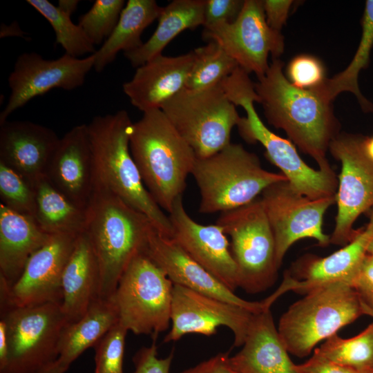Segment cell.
<instances>
[{"label":"cell","instance_id":"cell-8","mask_svg":"<svg viewBox=\"0 0 373 373\" xmlns=\"http://www.w3.org/2000/svg\"><path fill=\"white\" fill-rule=\"evenodd\" d=\"M173 283L148 256L141 252L130 262L111 298L118 323L135 334L156 340L171 323Z\"/></svg>","mask_w":373,"mask_h":373},{"label":"cell","instance_id":"cell-19","mask_svg":"<svg viewBox=\"0 0 373 373\" xmlns=\"http://www.w3.org/2000/svg\"><path fill=\"white\" fill-rule=\"evenodd\" d=\"M79 235H51L28 260L17 281L10 288L11 303L27 306L61 302V277Z\"/></svg>","mask_w":373,"mask_h":373},{"label":"cell","instance_id":"cell-39","mask_svg":"<svg viewBox=\"0 0 373 373\" xmlns=\"http://www.w3.org/2000/svg\"><path fill=\"white\" fill-rule=\"evenodd\" d=\"M244 1L206 0L203 27L222 23H232L239 15Z\"/></svg>","mask_w":373,"mask_h":373},{"label":"cell","instance_id":"cell-15","mask_svg":"<svg viewBox=\"0 0 373 373\" xmlns=\"http://www.w3.org/2000/svg\"><path fill=\"white\" fill-rule=\"evenodd\" d=\"M94 64L93 54L85 58L64 54L55 59H46L35 52L22 53L8 79L11 93L0 113V124L15 111L52 88L71 90L80 87Z\"/></svg>","mask_w":373,"mask_h":373},{"label":"cell","instance_id":"cell-10","mask_svg":"<svg viewBox=\"0 0 373 373\" xmlns=\"http://www.w3.org/2000/svg\"><path fill=\"white\" fill-rule=\"evenodd\" d=\"M216 224L231 238L239 287L249 294L270 287L276 280L279 268L273 231L260 197L221 213Z\"/></svg>","mask_w":373,"mask_h":373},{"label":"cell","instance_id":"cell-25","mask_svg":"<svg viewBox=\"0 0 373 373\" xmlns=\"http://www.w3.org/2000/svg\"><path fill=\"white\" fill-rule=\"evenodd\" d=\"M99 264L86 233H80L61 277V309L67 323L81 318L99 298Z\"/></svg>","mask_w":373,"mask_h":373},{"label":"cell","instance_id":"cell-2","mask_svg":"<svg viewBox=\"0 0 373 373\" xmlns=\"http://www.w3.org/2000/svg\"><path fill=\"white\" fill-rule=\"evenodd\" d=\"M133 122L128 112L98 115L88 124L93 158L95 186L109 190L145 215L157 231L171 238L173 229L146 188L130 150Z\"/></svg>","mask_w":373,"mask_h":373},{"label":"cell","instance_id":"cell-9","mask_svg":"<svg viewBox=\"0 0 373 373\" xmlns=\"http://www.w3.org/2000/svg\"><path fill=\"white\" fill-rule=\"evenodd\" d=\"M197 158L211 156L231 143L240 117L220 85L198 90L182 89L161 108Z\"/></svg>","mask_w":373,"mask_h":373},{"label":"cell","instance_id":"cell-33","mask_svg":"<svg viewBox=\"0 0 373 373\" xmlns=\"http://www.w3.org/2000/svg\"><path fill=\"white\" fill-rule=\"evenodd\" d=\"M313 355L356 369L373 371V322L352 338L333 335L316 348Z\"/></svg>","mask_w":373,"mask_h":373},{"label":"cell","instance_id":"cell-43","mask_svg":"<svg viewBox=\"0 0 373 373\" xmlns=\"http://www.w3.org/2000/svg\"><path fill=\"white\" fill-rule=\"evenodd\" d=\"M293 3L291 0H263V10L269 26L280 32L287 21Z\"/></svg>","mask_w":373,"mask_h":373},{"label":"cell","instance_id":"cell-5","mask_svg":"<svg viewBox=\"0 0 373 373\" xmlns=\"http://www.w3.org/2000/svg\"><path fill=\"white\" fill-rule=\"evenodd\" d=\"M220 85L229 100L246 112V117H241L237 125L240 136L249 143L259 142L267 157L294 190L313 200L336 197L338 180L334 170L310 167L289 140L275 134L264 124L254 107L259 97L249 73L238 67Z\"/></svg>","mask_w":373,"mask_h":373},{"label":"cell","instance_id":"cell-27","mask_svg":"<svg viewBox=\"0 0 373 373\" xmlns=\"http://www.w3.org/2000/svg\"><path fill=\"white\" fill-rule=\"evenodd\" d=\"M206 0H173L157 19L158 24L151 37L137 49L125 52L131 64L137 68L162 55L166 46L180 33L204 26Z\"/></svg>","mask_w":373,"mask_h":373},{"label":"cell","instance_id":"cell-49","mask_svg":"<svg viewBox=\"0 0 373 373\" xmlns=\"http://www.w3.org/2000/svg\"><path fill=\"white\" fill-rule=\"evenodd\" d=\"M367 254H369L373 258V240L371 241L368 247Z\"/></svg>","mask_w":373,"mask_h":373},{"label":"cell","instance_id":"cell-23","mask_svg":"<svg viewBox=\"0 0 373 373\" xmlns=\"http://www.w3.org/2000/svg\"><path fill=\"white\" fill-rule=\"evenodd\" d=\"M193 52L178 56L160 55L137 68L123 86L131 104L144 112L161 109L184 89L193 62Z\"/></svg>","mask_w":373,"mask_h":373},{"label":"cell","instance_id":"cell-3","mask_svg":"<svg viewBox=\"0 0 373 373\" xmlns=\"http://www.w3.org/2000/svg\"><path fill=\"white\" fill-rule=\"evenodd\" d=\"M152 227L145 215L109 190L94 187L84 231L99 264V298L113 296L130 262L144 251Z\"/></svg>","mask_w":373,"mask_h":373},{"label":"cell","instance_id":"cell-48","mask_svg":"<svg viewBox=\"0 0 373 373\" xmlns=\"http://www.w3.org/2000/svg\"><path fill=\"white\" fill-rule=\"evenodd\" d=\"M363 146L366 155L373 161V135L363 136Z\"/></svg>","mask_w":373,"mask_h":373},{"label":"cell","instance_id":"cell-45","mask_svg":"<svg viewBox=\"0 0 373 373\" xmlns=\"http://www.w3.org/2000/svg\"><path fill=\"white\" fill-rule=\"evenodd\" d=\"M8 356V343L6 337V323L3 319L0 321V370L6 362Z\"/></svg>","mask_w":373,"mask_h":373},{"label":"cell","instance_id":"cell-26","mask_svg":"<svg viewBox=\"0 0 373 373\" xmlns=\"http://www.w3.org/2000/svg\"><path fill=\"white\" fill-rule=\"evenodd\" d=\"M50 236L34 218L0 204V278L10 287L19 278L29 258Z\"/></svg>","mask_w":373,"mask_h":373},{"label":"cell","instance_id":"cell-11","mask_svg":"<svg viewBox=\"0 0 373 373\" xmlns=\"http://www.w3.org/2000/svg\"><path fill=\"white\" fill-rule=\"evenodd\" d=\"M8 356L0 373H39L59 357L61 332L67 324L60 304L14 305L1 312Z\"/></svg>","mask_w":373,"mask_h":373},{"label":"cell","instance_id":"cell-47","mask_svg":"<svg viewBox=\"0 0 373 373\" xmlns=\"http://www.w3.org/2000/svg\"><path fill=\"white\" fill-rule=\"evenodd\" d=\"M69 367L64 365L58 358L41 370L39 373H64Z\"/></svg>","mask_w":373,"mask_h":373},{"label":"cell","instance_id":"cell-28","mask_svg":"<svg viewBox=\"0 0 373 373\" xmlns=\"http://www.w3.org/2000/svg\"><path fill=\"white\" fill-rule=\"evenodd\" d=\"M162 10L155 0H128L115 28L93 54L94 69L102 72L120 51L125 53L139 48L144 30L158 19Z\"/></svg>","mask_w":373,"mask_h":373},{"label":"cell","instance_id":"cell-29","mask_svg":"<svg viewBox=\"0 0 373 373\" xmlns=\"http://www.w3.org/2000/svg\"><path fill=\"white\" fill-rule=\"evenodd\" d=\"M117 323V312L112 300L95 299L81 318L64 327L59 341L58 359L69 367Z\"/></svg>","mask_w":373,"mask_h":373},{"label":"cell","instance_id":"cell-21","mask_svg":"<svg viewBox=\"0 0 373 373\" xmlns=\"http://www.w3.org/2000/svg\"><path fill=\"white\" fill-rule=\"evenodd\" d=\"M46 178L75 204L86 209L95 185L88 124L77 125L60 137Z\"/></svg>","mask_w":373,"mask_h":373},{"label":"cell","instance_id":"cell-41","mask_svg":"<svg viewBox=\"0 0 373 373\" xmlns=\"http://www.w3.org/2000/svg\"><path fill=\"white\" fill-rule=\"evenodd\" d=\"M350 285L373 311V258L367 254Z\"/></svg>","mask_w":373,"mask_h":373},{"label":"cell","instance_id":"cell-38","mask_svg":"<svg viewBox=\"0 0 373 373\" xmlns=\"http://www.w3.org/2000/svg\"><path fill=\"white\" fill-rule=\"evenodd\" d=\"M285 77L294 86L305 90L318 87L327 79L323 62L309 54L294 57L287 66Z\"/></svg>","mask_w":373,"mask_h":373},{"label":"cell","instance_id":"cell-13","mask_svg":"<svg viewBox=\"0 0 373 373\" xmlns=\"http://www.w3.org/2000/svg\"><path fill=\"white\" fill-rule=\"evenodd\" d=\"M260 198L273 231L278 268L289 247L300 239H315L321 247L330 243L323 220L336 197L310 199L282 180L267 187Z\"/></svg>","mask_w":373,"mask_h":373},{"label":"cell","instance_id":"cell-17","mask_svg":"<svg viewBox=\"0 0 373 373\" xmlns=\"http://www.w3.org/2000/svg\"><path fill=\"white\" fill-rule=\"evenodd\" d=\"M373 240V209L367 226L358 230L352 241L326 257L307 255L297 260L290 271L284 274L279 287L262 301L270 308L284 293L294 291L306 294L310 291L335 283L350 285L355 274L367 254Z\"/></svg>","mask_w":373,"mask_h":373},{"label":"cell","instance_id":"cell-18","mask_svg":"<svg viewBox=\"0 0 373 373\" xmlns=\"http://www.w3.org/2000/svg\"><path fill=\"white\" fill-rule=\"evenodd\" d=\"M175 241L191 258L233 291L239 287L237 265L222 227L196 222L184 209L182 196L169 213Z\"/></svg>","mask_w":373,"mask_h":373},{"label":"cell","instance_id":"cell-6","mask_svg":"<svg viewBox=\"0 0 373 373\" xmlns=\"http://www.w3.org/2000/svg\"><path fill=\"white\" fill-rule=\"evenodd\" d=\"M373 311L344 283L316 288L293 303L279 320L278 332L287 352L305 357L322 341Z\"/></svg>","mask_w":373,"mask_h":373},{"label":"cell","instance_id":"cell-24","mask_svg":"<svg viewBox=\"0 0 373 373\" xmlns=\"http://www.w3.org/2000/svg\"><path fill=\"white\" fill-rule=\"evenodd\" d=\"M242 346L230 356L238 373H300L280 338L270 309L254 314Z\"/></svg>","mask_w":373,"mask_h":373},{"label":"cell","instance_id":"cell-31","mask_svg":"<svg viewBox=\"0 0 373 373\" xmlns=\"http://www.w3.org/2000/svg\"><path fill=\"white\" fill-rule=\"evenodd\" d=\"M362 33L358 48L347 67L314 90L325 100L332 102L341 93L350 92L356 97L365 113L373 111V104L361 93L358 77L370 64L373 48V0H367L361 18Z\"/></svg>","mask_w":373,"mask_h":373},{"label":"cell","instance_id":"cell-1","mask_svg":"<svg viewBox=\"0 0 373 373\" xmlns=\"http://www.w3.org/2000/svg\"><path fill=\"white\" fill-rule=\"evenodd\" d=\"M283 67L279 58L272 59L267 72L255 82L267 122L283 129L294 145L316 162L318 169H330L326 154L340 129L332 102L323 99L314 89L292 85Z\"/></svg>","mask_w":373,"mask_h":373},{"label":"cell","instance_id":"cell-35","mask_svg":"<svg viewBox=\"0 0 373 373\" xmlns=\"http://www.w3.org/2000/svg\"><path fill=\"white\" fill-rule=\"evenodd\" d=\"M0 198L6 208L34 218L36 193L34 184L0 162Z\"/></svg>","mask_w":373,"mask_h":373},{"label":"cell","instance_id":"cell-36","mask_svg":"<svg viewBox=\"0 0 373 373\" xmlns=\"http://www.w3.org/2000/svg\"><path fill=\"white\" fill-rule=\"evenodd\" d=\"M126 3L124 0H96L81 15L78 25L94 44H103L115 28Z\"/></svg>","mask_w":373,"mask_h":373},{"label":"cell","instance_id":"cell-44","mask_svg":"<svg viewBox=\"0 0 373 373\" xmlns=\"http://www.w3.org/2000/svg\"><path fill=\"white\" fill-rule=\"evenodd\" d=\"M180 373H238L230 363L228 352L219 353Z\"/></svg>","mask_w":373,"mask_h":373},{"label":"cell","instance_id":"cell-32","mask_svg":"<svg viewBox=\"0 0 373 373\" xmlns=\"http://www.w3.org/2000/svg\"><path fill=\"white\" fill-rule=\"evenodd\" d=\"M193 52V62L185 86L189 90H204L220 85L238 67L236 61L214 41H209Z\"/></svg>","mask_w":373,"mask_h":373},{"label":"cell","instance_id":"cell-12","mask_svg":"<svg viewBox=\"0 0 373 373\" xmlns=\"http://www.w3.org/2000/svg\"><path fill=\"white\" fill-rule=\"evenodd\" d=\"M363 136L338 133L329 151L341 164L336 193L337 214L329 242L345 246L356 235L357 218L373 208V161L363 146Z\"/></svg>","mask_w":373,"mask_h":373},{"label":"cell","instance_id":"cell-40","mask_svg":"<svg viewBox=\"0 0 373 373\" xmlns=\"http://www.w3.org/2000/svg\"><path fill=\"white\" fill-rule=\"evenodd\" d=\"M173 354L166 358L157 357L155 340L149 347L140 349L133 357L135 370L133 373H169Z\"/></svg>","mask_w":373,"mask_h":373},{"label":"cell","instance_id":"cell-37","mask_svg":"<svg viewBox=\"0 0 373 373\" xmlns=\"http://www.w3.org/2000/svg\"><path fill=\"white\" fill-rule=\"evenodd\" d=\"M127 332L128 330L117 323L94 346L95 373H123Z\"/></svg>","mask_w":373,"mask_h":373},{"label":"cell","instance_id":"cell-7","mask_svg":"<svg viewBox=\"0 0 373 373\" xmlns=\"http://www.w3.org/2000/svg\"><path fill=\"white\" fill-rule=\"evenodd\" d=\"M191 174L200 190L199 212L204 214L244 206L269 185L287 180L264 169L255 153L231 142L211 156L196 158Z\"/></svg>","mask_w":373,"mask_h":373},{"label":"cell","instance_id":"cell-42","mask_svg":"<svg viewBox=\"0 0 373 373\" xmlns=\"http://www.w3.org/2000/svg\"><path fill=\"white\" fill-rule=\"evenodd\" d=\"M294 367L300 373H373V371L338 364L314 355L302 364H295Z\"/></svg>","mask_w":373,"mask_h":373},{"label":"cell","instance_id":"cell-46","mask_svg":"<svg viewBox=\"0 0 373 373\" xmlns=\"http://www.w3.org/2000/svg\"><path fill=\"white\" fill-rule=\"evenodd\" d=\"M79 3V1L78 0H59L57 7L63 12L70 17L76 10Z\"/></svg>","mask_w":373,"mask_h":373},{"label":"cell","instance_id":"cell-30","mask_svg":"<svg viewBox=\"0 0 373 373\" xmlns=\"http://www.w3.org/2000/svg\"><path fill=\"white\" fill-rule=\"evenodd\" d=\"M36 206L34 220L49 235H79L85 231L86 209L75 204L46 178L35 184Z\"/></svg>","mask_w":373,"mask_h":373},{"label":"cell","instance_id":"cell-14","mask_svg":"<svg viewBox=\"0 0 373 373\" xmlns=\"http://www.w3.org/2000/svg\"><path fill=\"white\" fill-rule=\"evenodd\" d=\"M202 37L219 44L238 67L257 78L268 70L269 55L278 59L285 48L284 37L267 24L260 0H245L233 22L204 27Z\"/></svg>","mask_w":373,"mask_h":373},{"label":"cell","instance_id":"cell-16","mask_svg":"<svg viewBox=\"0 0 373 373\" xmlns=\"http://www.w3.org/2000/svg\"><path fill=\"white\" fill-rule=\"evenodd\" d=\"M254 313L213 296L174 285L171 326L164 343L177 341L185 334H215L219 327L230 329L233 345L242 346Z\"/></svg>","mask_w":373,"mask_h":373},{"label":"cell","instance_id":"cell-22","mask_svg":"<svg viewBox=\"0 0 373 373\" xmlns=\"http://www.w3.org/2000/svg\"><path fill=\"white\" fill-rule=\"evenodd\" d=\"M59 139L43 125L7 120L0 124V162L35 184L46 177Z\"/></svg>","mask_w":373,"mask_h":373},{"label":"cell","instance_id":"cell-34","mask_svg":"<svg viewBox=\"0 0 373 373\" xmlns=\"http://www.w3.org/2000/svg\"><path fill=\"white\" fill-rule=\"evenodd\" d=\"M50 23L55 31L56 43L61 46L65 54L79 58L86 54H94L96 49L83 29L75 24L70 17L48 0H27Z\"/></svg>","mask_w":373,"mask_h":373},{"label":"cell","instance_id":"cell-20","mask_svg":"<svg viewBox=\"0 0 373 373\" xmlns=\"http://www.w3.org/2000/svg\"><path fill=\"white\" fill-rule=\"evenodd\" d=\"M143 253L165 272L174 285L224 300L254 314L265 309L261 301H249L237 296L154 227L150 230Z\"/></svg>","mask_w":373,"mask_h":373},{"label":"cell","instance_id":"cell-4","mask_svg":"<svg viewBox=\"0 0 373 373\" xmlns=\"http://www.w3.org/2000/svg\"><path fill=\"white\" fill-rule=\"evenodd\" d=\"M130 150L142 181L162 209L169 213L182 196L196 155L161 109L133 122Z\"/></svg>","mask_w":373,"mask_h":373}]
</instances>
